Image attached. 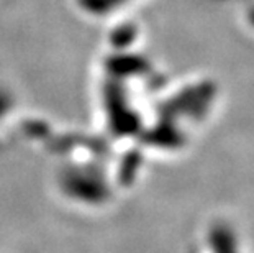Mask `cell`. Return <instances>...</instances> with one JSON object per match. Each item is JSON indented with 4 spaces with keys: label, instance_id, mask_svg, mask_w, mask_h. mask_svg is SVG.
<instances>
[{
    "label": "cell",
    "instance_id": "obj_1",
    "mask_svg": "<svg viewBox=\"0 0 254 253\" xmlns=\"http://www.w3.org/2000/svg\"><path fill=\"white\" fill-rule=\"evenodd\" d=\"M122 2H125V0H80L82 7L92 13H105L118 7Z\"/></svg>",
    "mask_w": 254,
    "mask_h": 253
}]
</instances>
